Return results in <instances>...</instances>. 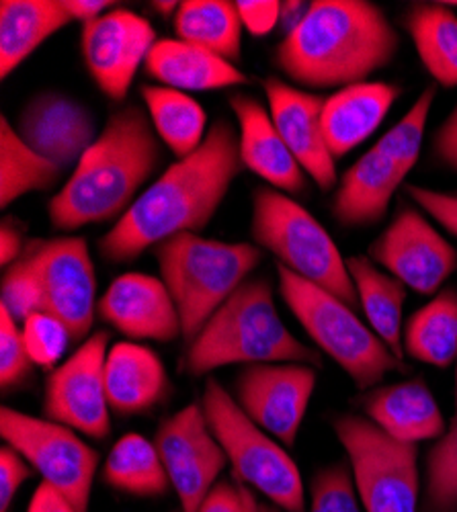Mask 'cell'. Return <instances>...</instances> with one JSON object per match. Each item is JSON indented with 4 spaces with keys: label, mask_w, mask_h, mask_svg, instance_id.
I'll return each mask as SVG.
<instances>
[{
    "label": "cell",
    "mask_w": 457,
    "mask_h": 512,
    "mask_svg": "<svg viewBox=\"0 0 457 512\" xmlns=\"http://www.w3.org/2000/svg\"><path fill=\"white\" fill-rule=\"evenodd\" d=\"M240 170L238 132L220 117L203 144L166 168L99 240L101 256L128 263L177 234H197L214 220Z\"/></svg>",
    "instance_id": "6da1fadb"
},
{
    "label": "cell",
    "mask_w": 457,
    "mask_h": 512,
    "mask_svg": "<svg viewBox=\"0 0 457 512\" xmlns=\"http://www.w3.org/2000/svg\"><path fill=\"white\" fill-rule=\"evenodd\" d=\"M400 35L367 0H314L273 50V64L300 87L345 89L392 64Z\"/></svg>",
    "instance_id": "7a4b0ae2"
},
{
    "label": "cell",
    "mask_w": 457,
    "mask_h": 512,
    "mask_svg": "<svg viewBox=\"0 0 457 512\" xmlns=\"http://www.w3.org/2000/svg\"><path fill=\"white\" fill-rule=\"evenodd\" d=\"M164 160L160 138L138 105L113 111L97 142L76 164L66 185L50 199L56 230L119 222Z\"/></svg>",
    "instance_id": "3957f363"
},
{
    "label": "cell",
    "mask_w": 457,
    "mask_h": 512,
    "mask_svg": "<svg viewBox=\"0 0 457 512\" xmlns=\"http://www.w3.org/2000/svg\"><path fill=\"white\" fill-rule=\"evenodd\" d=\"M257 363H322L320 353L283 324L267 279H248L228 297L189 343L183 367L199 377L228 365Z\"/></svg>",
    "instance_id": "277c9868"
},
{
    "label": "cell",
    "mask_w": 457,
    "mask_h": 512,
    "mask_svg": "<svg viewBox=\"0 0 457 512\" xmlns=\"http://www.w3.org/2000/svg\"><path fill=\"white\" fill-rule=\"evenodd\" d=\"M152 250L160 279L179 310L187 343L263 261L255 244L220 242L193 232L177 234Z\"/></svg>",
    "instance_id": "5b68a950"
},
{
    "label": "cell",
    "mask_w": 457,
    "mask_h": 512,
    "mask_svg": "<svg viewBox=\"0 0 457 512\" xmlns=\"http://www.w3.org/2000/svg\"><path fill=\"white\" fill-rule=\"evenodd\" d=\"M279 293L320 353L335 361L361 392L376 390L388 373H404L398 359L355 310L322 287L277 265Z\"/></svg>",
    "instance_id": "8992f818"
},
{
    "label": "cell",
    "mask_w": 457,
    "mask_h": 512,
    "mask_svg": "<svg viewBox=\"0 0 457 512\" xmlns=\"http://www.w3.org/2000/svg\"><path fill=\"white\" fill-rule=\"evenodd\" d=\"M251 234L259 248L277 256L279 265L339 297L353 310L359 306L339 246L296 199L273 187L255 189Z\"/></svg>",
    "instance_id": "52a82bcc"
},
{
    "label": "cell",
    "mask_w": 457,
    "mask_h": 512,
    "mask_svg": "<svg viewBox=\"0 0 457 512\" xmlns=\"http://www.w3.org/2000/svg\"><path fill=\"white\" fill-rule=\"evenodd\" d=\"M201 406L234 469V478L259 490L283 512H306V492L298 463L275 437L240 410L234 396L220 386L218 379H207Z\"/></svg>",
    "instance_id": "ba28073f"
},
{
    "label": "cell",
    "mask_w": 457,
    "mask_h": 512,
    "mask_svg": "<svg viewBox=\"0 0 457 512\" xmlns=\"http://www.w3.org/2000/svg\"><path fill=\"white\" fill-rule=\"evenodd\" d=\"M332 431L347 451L365 512H419V445L392 439L359 414L335 416Z\"/></svg>",
    "instance_id": "9c48e42d"
},
{
    "label": "cell",
    "mask_w": 457,
    "mask_h": 512,
    "mask_svg": "<svg viewBox=\"0 0 457 512\" xmlns=\"http://www.w3.org/2000/svg\"><path fill=\"white\" fill-rule=\"evenodd\" d=\"M0 437L33 465L44 482L56 486L76 512H89L99 453L76 431L5 406L0 410Z\"/></svg>",
    "instance_id": "30bf717a"
},
{
    "label": "cell",
    "mask_w": 457,
    "mask_h": 512,
    "mask_svg": "<svg viewBox=\"0 0 457 512\" xmlns=\"http://www.w3.org/2000/svg\"><path fill=\"white\" fill-rule=\"evenodd\" d=\"M107 353L109 332L99 330L50 373L44 404H41L44 418L97 441L109 437L111 408L105 390Z\"/></svg>",
    "instance_id": "8fae6325"
},
{
    "label": "cell",
    "mask_w": 457,
    "mask_h": 512,
    "mask_svg": "<svg viewBox=\"0 0 457 512\" xmlns=\"http://www.w3.org/2000/svg\"><path fill=\"white\" fill-rule=\"evenodd\" d=\"M316 388V367L306 363H257L236 375L234 400L240 410L275 437L294 447Z\"/></svg>",
    "instance_id": "7c38bea8"
},
{
    "label": "cell",
    "mask_w": 457,
    "mask_h": 512,
    "mask_svg": "<svg viewBox=\"0 0 457 512\" xmlns=\"http://www.w3.org/2000/svg\"><path fill=\"white\" fill-rule=\"evenodd\" d=\"M369 259L421 295L437 293L457 271L455 246L406 201L380 238L371 242Z\"/></svg>",
    "instance_id": "4fadbf2b"
},
{
    "label": "cell",
    "mask_w": 457,
    "mask_h": 512,
    "mask_svg": "<svg viewBox=\"0 0 457 512\" xmlns=\"http://www.w3.org/2000/svg\"><path fill=\"white\" fill-rule=\"evenodd\" d=\"M171 486L183 512H197L218 484L228 457L205 420L201 404H189L166 418L154 435Z\"/></svg>",
    "instance_id": "5bb4252c"
},
{
    "label": "cell",
    "mask_w": 457,
    "mask_h": 512,
    "mask_svg": "<svg viewBox=\"0 0 457 512\" xmlns=\"http://www.w3.org/2000/svg\"><path fill=\"white\" fill-rule=\"evenodd\" d=\"M156 41V31L148 19L130 9H111L82 25L80 50L99 91L109 101L121 103Z\"/></svg>",
    "instance_id": "9a60e30c"
},
{
    "label": "cell",
    "mask_w": 457,
    "mask_h": 512,
    "mask_svg": "<svg viewBox=\"0 0 457 512\" xmlns=\"http://www.w3.org/2000/svg\"><path fill=\"white\" fill-rule=\"evenodd\" d=\"M37 271L44 291V310L68 326L72 343L91 334L99 300L87 240L82 236L39 240Z\"/></svg>",
    "instance_id": "2e32d148"
},
{
    "label": "cell",
    "mask_w": 457,
    "mask_h": 512,
    "mask_svg": "<svg viewBox=\"0 0 457 512\" xmlns=\"http://www.w3.org/2000/svg\"><path fill=\"white\" fill-rule=\"evenodd\" d=\"M15 130L31 150L64 173L76 168L101 134L91 109L60 91L33 95L25 103Z\"/></svg>",
    "instance_id": "e0dca14e"
},
{
    "label": "cell",
    "mask_w": 457,
    "mask_h": 512,
    "mask_svg": "<svg viewBox=\"0 0 457 512\" xmlns=\"http://www.w3.org/2000/svg\"><path fill=\"white\" fill-rule=\"evenodd\" d=\"M263 89L277 132L298 158L306 175L322 191L337 187V160L332 158L322 130V109L326 99L296 89L277 76H269L263 82Z\"/></svg>",
    "instance_id": "ac0fdd59"
},
{
    "label": "cell",
    "mask_w": 457,
    "mask_h": 512,
    "mask_svg": "<svg viewBox=\"0 0 457 512\" xmlns=\"http://www.w3.org/2000/svg\"><path fill=\"white\" fill-rule=\"evenodd\" d=\"M97 316L134 340L171 343L183 336L173 295L162 279L144 273L119 275L97 304Z\"/></svg>",
    "instance_id": "d6986e66"
},
{
    "label": "cell",
    "mask_w": 457,
    "mask_h": 512,
    "mask_svg": "<svg viewBox=\"0 0 457 512\" xmlns=\"http://www.w3.org/2000/svg\"><path fill=\"white\" fill-rule=\"evenodd\" d=\"M230 107L238 121L242 166L281 193H304L306 170L277 132L271 113L242 93L230 97Z\"/></svg>",
    "instance_id": "ffe728a7"
},
{
    "label": "cell",
    "mask_w": 457,
    "mask_h": 512,
    "mask_svg": "<svg viewBox=\"0 0 457 512\" xmlns=\"http://www.w3.org/2000/svg\"><path fill=\"white\" fill-rule=\"evenodd\" d=\"M365 416L392 439L408 445L439 441L447 435L445 416L423 377L365 392Z\"/></svg>",
    "instance_id": "44dd1931"
},
{
    "label": "cell",
    "mask_w": 457,
    "mask_h": 512,
    "mask_svg": "<svg viewBox=\"0 0 457 512\" xmlns=\"http://www.w3.org/2000/svg\"><path fill=\"white\" fill-rule=\"evenodd\" d=\"M406 175V170L373 146L341 177L330 203L332 218L347 228L380 224Z\"/></svg>",
    "instance_id": "7402d4cb"
},
{
    "label": "cell",
    "mask_w": 457,
    "mask_h": 512,
    "mask_svg": "<svg viewBox=\"0 0 457 512\" xmlns=\"http://www.w3.org/2000/svg\"><path fill=\"white\" fill-rule=\"evenodd\" d=\"M402 89L388 82H359L326 97L322 130L332 158L339 160L378 130Z\"/></svg>",
    "instance_id": "603a6c76"
},
{
    "label": "cell",
    "mask_w": 457,
    "mask_h": 512,
    "mask_svg": "<svg viewBox=\"0 0 457 512\" xmlns=\"http://www.w3.org/2000/svg\"><path fill=\"white\" fill-rule=\"evenodd\" d=\"M105 390L111 412L136 416L166 400L171 379L156 351L138 343H117L105 359Z\"/></svg>",
    "instance_id": "cb8c5ba5"
},
{
    "label": "cell",
    "mask_w": 457,
    "mask_h": 512,
    "mask_svg": "<svg viewBox=\"0 0 457 512\" xmlns=\"http://www.w3.org/2000/svg\"><path fill=\"white\" fill-rule=\"evenodd\" d=\"M144 68L160 87L183 93L222 91L248 82L236 64L181 39H158Z\"/></svg>",
    "instance_id": "d4e9b609"
},
{
    "label": "cell",
    "mask_w": 457,
    "mask_h": 512,
    "mask_svg": "<svg viewBox=\"0 0 457 512\" xmlns=\"http://www.w3.org/2000/svg\"><path fill=\"white\" fill-rule=\"evenodd\" d=\"M70 23L62 0H3L0 3V76L3 80Z\"/></svg>",
    "instance_id": "484cf974"
},
{
    "label": "cell",
    "mask_w": 457,
    "mask_h": 512,
    "mask_svg": "<svg viewBox=\"0 0 457 512\" xmlns=\"http://www.w3.org/2000/svg\"><path fill=\"white\" fill-rule=\"evenodd\" d=\"M347 271L369 328L398 359H404L402 308L408 287L390 273L380 271L367 256H351Z\"/></svg>",
    "instance_id": "4316f807"
},
{
    "label": "cell",
    "mask_w": 457,
    "mask_h": 512,
    "mask_svg": "<svg viewBox=\"0 0 457 512\" xmlns=\"http://www.w3.org/2000/svg\"><path fill=\"white\" fill-rule=\"evenodd\" d=\"M402 23L435 84L443 89H455L457 15L443 3H414Z\"/></svg>",
    "instance_id": "83f0119b"
},
{
    "label": "cell",
    "mask_w": 457,
    "mask_h": 512,
    "mask_svg": "<svg viewBox=\"0 0 457 512\" xmlns=\"http://www.w3.org/2000/svg\"><path fill=\"white\" fill-rule=\"evenodd\" d=\"M140 97L156 136L179 160L191 156L203 144L210 132L207 115L193 97L160 84H144Z\"/></svg>",
    "instance_id": "f1b7e54d"
},
{
    "label": "cell",
    "mask_w": 457,
    "mask_h": 512,
    "mask_svg": "<svg viewBox=\"0 0 457 512\" xmlns=\"http://www.w3.org/2000/svg\"><path fill=\"white\" fill-rule=\"evenodd\" d=\"M404 353L431 367L447 369L457 359V289H443L414 312L402 334Z\"/></svg>",
    "instance_id": "f546056e"
},
{
    "label": "cell",
    "mask_w": 457,
    "mask_h": 512,
    "mask_svg": "<svg viewBox=\"0 0 457 512\" xmlns=\"http://www.w3.org/2000/svg\"><path fill=\"white\" fill-rule=\"evenodd\" d=\"M177 39L232 64L242 56V21L230 0H185L173 19Z\"/></svg>",
    "instance_id": "4dcf8cb0"
},
{
    "label": "cell",
    "mask_w": 457,
    "mask_h": 512,
    "mask_svg": "<svg viewBox=\"0 0 457 512\" xmlns=\"http://www.w3.org/2000/svg\"><path fill=\"white\" fill-rule=\"evenodd\" d=\"M103 480L113 490L136 498H158L173 488L154 441L138 433L123 435L113 445L103 465Z\"/></svg>",
    "instance_id": "1f68e13d"
},
{
    "label": "cell",
    "mask_w": 457,
    "mask_h": 512,
    "mask_svg": "<svg viewBox=\"0 0 457 512\" xmlns=\"http://www.w3.org/2000/svg\"><path fill=\"white\" fill-rule=\"evenodd\" d=\"M64 170H60L48 158L31 150L13 123L3 115L0 119V207H9L17 199L50 191L58 185Z\"/></svg>",
    "instance_id": "d6a6232c"
},
{
    "label": "cell",
    "mask_w": 457,
    "mask_h": 512,
    "mask_svg": "<svg viewBox=\"0 0 457 512\" xmlns=\"http://www.w3.org/2000/svg\"><path fill=\"white\" fill-rule=\"evenodd\" d=\"M39 238L29 240L25 252L5 269L0 287V306L9 310L17 322H25L31 314L44 312V291L37 271Z\"/></svg>",
    "instance_id": "836d02e7"
},
{
    "label": "cell",
    "mask_w": 457,
    "mask_h": 512,
    "mask_svg": "<svg viewBox=\"0 0 457 512\" xmlns=\"http://www.w3.org/2000/svg\"><path fill=\"white\" fill-rule=\"evenodd\" d=\"M435 97H437V84H431V87H427L419 95V99L414 101L408 113L376 144L380 152H384L390 160H394L402 170H406V173H410L412 166L417 164L421 156L425 127H427Z\"/></svg>",
    "instance_id": "e575fe53"
},
{
    "label": "cell",
    "mask_w": 457,
    "mask_h": 512,
    "mask_svg": "<svg viewBox=\"0 0 457 512\" xmlns=\"http://www.w3.org/2000/svg\"><path fill=\"white\" fill-rule=\"evenodd\" d=\"M425 512H457V431H447L429 451Z\"/></svg>",
    "instance_id": "d590c367"
},
{
    "label": "cell",
    "mask_w": 457,
    "mask_h": 512,
    "mask_svg": "<svg viewBox=\"0 0 457 512\" xmlns=\"http://www.w3.org/2000/svg\"><path fill=\"white\" fill-rule=\"evenodd\" d=\"M21 332L31 361L44 369H54L72 343L68 326L46 310L31 314L21 324Z\"/></svg>",
    "instance_id": "8d00e7d4"
},
{
    "label": "cell",
    "mask_w": 457,
    "mask_h": 512,
    "mask_svg": "<svg viewBox=\"0 0 457 512\" xmlns=\"http://www.w3.org/2000/svg\"><path fill=\"white\" fill-rule=\"evenodd\" d=\"M310 512H365L345 463H332L314 476Z\"/></svg>",
    "instance_id": "74e56055"
},
{
    "label": "cell",
    "mask_w": 457,
    "mask_h": 512,
    "mask_svg": "<svg viewBox=\"0 0 457 512\" xmlns=\"http://www.w3.org/2000/svg\"><path fill=\"white\" fill-rule=\"evenodd\" d=\"M31 361L19 322L0 306V386L3 392L17 390L33 377Z\"/></svg>",
    "instance_id": "f35d334b"
},
{
    "label": "cell",
    "mask_w": 457,
    "mask_h": 512,
    "mask_svg": "<svg viewBox=\"0 0 457 512\" xmlns=\"http://www.w3.org/2000/svg\"><path fill=\"white\" fill-rule=\"evenodd\" d=\"M33 465L11 445L0 449V512H9L21 486L33 476Z\"/></svg>",
    "instance_id": "ab89813d"
},
{
    "label": "cell",
    "mask_w": 457,
    "mask_h": 512,
    "mask_svg": "<svg viewBox=\"0 0 457 512\" xmlns=\"http://www.w3.org/2000/svg\"><path fill=\"white\" fill-rule=\"evenodd\" d=\"M404 193L423 211H427L449 234L457 236V195L433 191L419 185H406Z\"/></svg>",
    "instance_id": "60d3db41"
},
{
    "label": "cell",
    "mask_w": 457,
    "mask_h": 512,
    "mask_svg": "<svg viewBox=\"0 0 457 512\" xmlns=\"http://www.w3.org/2000/svg\"><path fill=\"white\" fill-rule=\"evenodd\" d=\"M236 9L242 27L255 37H265L279 25V0H238Z\"/></svg>",
    "instance_id": "b9f144b4"
},
{
    "label": "cell",
    "mask_w": 457,
    "mask_h": 512,
    "mask_svg": "<svg viewBox=\"0 0 457 512\" xmlns=\"http://www.w3.org/2000/svg\"><path fill=\"white\" fill-rule=\"evenodd\" d=\"M197 512H248L244 484L234 482H218L210 494L203 498Z\"/></svg>",
    "instance_id": "7bdbcfd3"
},
{
    "label": "cell",
    "mask_w": 457,
    "mask_h": 512,
    "mask_svg": "<svg viewBox=\"0 0 457 512\" xmlns=\"http://www.w3.org/2000/svg\"><path fill=\"white\" fill-rule=\"evenodd\" d=\"M433 154L453 173H457V105L435 132Z\"/></svg>",
    "instance_id": "ee69618b"
},
{
    "label": "cell",
    "mask_w": 457,
    "mask_h": 512,
    "mask_svg": "<svg viewBox=\"0 0 457 512\" xmlns=\"http://www.w3.org/2000/svg\"><path fill=\"white\" fill-rule=\"evenodd\" d=\"M25 230L15 218H5L0 224V265L7 269L11 263H15L19 256L27 248Z\"/></svg>",
    "instance_id": "f6af8a7d"
},
{
    "label": "cell",
    "mask_w": 457,
    "mask_h": 512,
    "mask_svg": "<svg viewBox=\"0 0 457 512\" xmlns=\"http://www.w3.org/2000/svg\"><path fill=\"white\" fill-rule=\"evenodd\" d=\"M27 512H76V506L50 482H41L31 496Z\"/></svg>",
    "instance_id": "bcb514c9"
},
{
    "label": "cell",
    "mask_w": 457,
    "mask_h": 512,
    "mask_svg": "<svg viewBox=\"0 0 457 512\" xmlns=\"http://www.w3.org/2000/svg\"><path fill=\"white\" fill-rule=\"evenodd\" d=\"M62 7L72 23L78 21L87 25L109 13L113 3H109V0H62Z\"/></svg>",
    "instance_id": "7dc6e473"
},
{
    "label": "cell",
    "mask_w": 457,
    "mask_h": 512,
    "mask_svg": "<svg viewBox=\"0 0 457 512\" xmlns=\"http://www.w3.org/2000/svg\"><path fill=\"white\" fill-rule=\"evenodd\" d=\"M308 9H310V3H300V0H289V3H281L279 27L283 29V37L292 33L304 21Z\"/></svg>",
    "instance_id": "c3c4849f"
},
{
    "label": "cell",
    "mask_w": 457,
    "mask_h": 512,
    "mask_svg": "<svg viewBox=\"0 0 457 512\" xmlns=\"http://www.w3.org/2000/svg\"><path fill=\"white\" fill-rule=\"evenodd\" d=\"M152 7H154L156 13L162 15L164 19H169V17L175 19L177 13H179L181 3H177V0H156V3H152Z\"/></svg>",
    "instance_id": "681fc988"
},
{
    "label": "cell",
    "mask_w": 457,
    "mask_h": 512,
    "mask_svg": "<svg viewBox=\"0 0 457 512\" xmlns=\"http://www.w3.org/2000/svg\"><path fill=\"white\" fill-rule=\"evenodd\" d=\"M244 496H246L248 512H279L277 508H273V506H269V504H265V502H259V500L255 498V494L246 488V484H244Z\"/></svg>",
    "instance_id": "f907efd6"
},
{
    "label": "cell",
    "mask_w": 457,
    "mask_h": 512,
    "mask_svg": "<svg viewBox=\"0 0 457 512\" xmlns=\"http://www.w3.org/2000/svg\"><path fill=\"white\" fill-rule=\"evenodd\" d=\"M449 431H457V359H455V414L451 418Z\"/></svg>",
    "instance_id": "816d5d0a"
}]
</instances>
